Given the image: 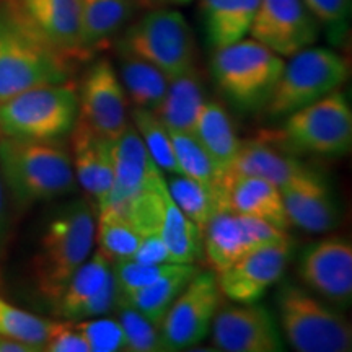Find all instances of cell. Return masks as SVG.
<instances>
[{
    "instance_id": "cell-1",
    "label": "cell",
    "mask_w": 352,
    "mask_h": 352,
    "mask_svg": "<svg viewBox=\"0 0 352 352\" xmlns=\"http://www.w3.org/2000/svg\"><path fill=\"white\" fill-rule=\"evenodd\" d=\"M96 210L85 199L60 206L47 219L32 259L38 294L54 305L65 284L94 252Z\"/></svg>"
},
{
    "instance_id": "cell-2",
    "label": "cell",
    "mask_w": 352,
    "mask_h": 352,
    "mask_svg": "<svg viewBox=\"0 0 352 352\" xmlns=\"http://www.w3.org/2000/svg\"><path fill=\"white\" fill-rule=\"evenodd\" d=\"M74 63L36 33L15 0L0 2V101L28 88L70 80Z\"/></svg>"
},
{
    "instance_id": "cell-3",
    "label": "cell",
    "mask_w": 352,
    "mask_h": 352,
    "mask_svg": "<svg viewBox=\"0 0 352 352\" xmlns=\"http://www.w3.org/2000/svg\"><path fill=\"white\" fill-rule=\"evenodd\" d=\"M0 178L19 206L52 201L76 191L69 148L59 140L0 138Z\"/></svg>"
},
{
    "instance_id": "cell-4",
    "label": "cell",
    "mask_w": 352,
    "mask_h": 352,
    "mask_svg": "<svg viewBox=\"0 0 352 352\" xmlns=\"http://www.w3.org/2000/svg\"><path fill=\"white\" fill-rule=\"evenodd\" d=\"M276 307L280 333L294 351L349 352L352 349L349 320L308 289L284 280L277 287Z\"/></svg>"
},
{
    "instance_id": "cell-5",
    "label": "cell",
    "mask_w": 352,
    "mask_h": 352,
    "mask_svg": "<svg viewBox=\"0 0 352 352\" xmlns=\"http://www.w3.org/2000/svg\"><path fill=\"white\" fill-rule=\"evenodd\" d=\"M284 57L256 39H240L215 50L210 72L219 90L233 107L245 111L266 108L280 72Z\"/></svg>"
},
{
    "instance_id": "cell-6",
    "label": "cell",
    "mask_w": 352,
    "mask_h": 352,
    "mask_svg": "<svg viewBox=\"0 0 352 352\" xmlns=\"http://www.w3.org/2000/svg\"><path fill=\"white\" fill-rule=\"evenodd\" d=\"M78 118V90L72 82L28 88L0 101V134L28 140H59Z\"/></svg>"
},
{
    "instance_id": "cell-7",
    "label": "cell",
    "mask_w": 352,
    "mask_h": 352,
    "mask_svg": "<svg viewBox=\"0 0 352 352\" xmlns=\"http://www.w3.org/2000/svg\"><path fill=\"white\" fill-rule=\"evenodd\" d=\"M118 51L126 52L173 78L197 65V44L191 26L175 8H151L127 25L118 39Z\"/></svg>"
},
{
    "instance_id": "cell-8",
    "label": "cell",
    "mask_w": 352,
    "mask_h": 352,
    "mask_svg": "<svg viewBox=\"0 0 352 352\" xmlns=\"http://www.w3.org/2000/svg\"><path fill=\"white\" fill-rule=\"evenodd\" d=\"M287 59L264 108L274 120L340 90L349 78L346 59L329 47L310 46Z\"/></svg>"
},
{
    "instance_id": "cell-9",
    "label": "cell",
    "mask_w": 352,
    "mask_h": 352,
    "mask_svg": "<svg viewBox=\"0 0 352 352\" xmlns=\"http://www.w3.org/2000/svg\"><path fill=\"white\" fill-rule=\"evenodd\" d=\"M284 135L294 147L320 157H342L352 147V109L344 90L285 116Z\"/></svg>"
},
{
    "instance_id": "cell-10",
    "label": "cell",
    "mask_w": 352,
    "mask_h": 352,
    "mask_svg": "<svg viewBox=\"0 0 352 352\" xmlns=\"http://www.w3.org/2000/svg\"><path fill=\"white\" fill-rule=\"evenodd\" d=\"M223 296L214 271H197L184 285L160 324L165 351H186L209 336Z\"/></svg>"
},
{
    "instance_id": "cell-11",
    "label": "cell",
    "mask_w": 352,
    "mask_h": 352,
    "mask_svg": "<svg viewBox=\"0 0 352 352\" xmlns=\"http://www.w3.org/2000/svg\"><path fill=\"white\" fill-rule=\"evenodd\" d=\"M289 233L266 220L223 208L202 228V253L215 274L259 246L289 240Z\"/></svg>"
},
{
    "instance_id": "cell-12",
    "label": "cell",
    "mask_w": 352,
    "mask_h": 352,
    "mask_svg": "<svg viewBox=\"0 0 352 352\" xmlns=\"http://www.w3.org/2000/svg\"><path fill=\"white\" fill-rule=\"evenodd\" d=\"M297 272L302 284L336 308L352 302V243L346 236L329 235L300 252Z\"/></svg>"
},
{
    "instance_id": "cell-13",
    "label": "cell",
    "mask_w": 352,
    "mask_h": 352,
    "mask_svg": "<svg viewBox=\"0 0 352 352\" xmlns=\"http://www.w3.org/2000/svg\"><path fill=\"white\" fill-rule=\"evenodd\" d=\"M209 334L215 349L223 352L284 351L279 323L274 315L258 302H222Z\"/></svg>"
},
{
    "instance_id": "cell-14",
    "label": "cell",
    "mask_w": 352,
    "mask_h": 352,
    "mask_svg": "<svg viewBox=\"0 0 352 352\" xmlns=\"http://www.w3.org/2000/svg\"><path fill=\"white\" fill-rule=\"evenodd\" d=\"M320 33L303 0H259L248 34L285 59L315 46Z\"/></svg>"
},
{
    "instance_id": "cell-15",
    "label": "cell",
    "mask_w": 352,
    "mask_h": 352,
    "mask_svg": "<svg viewBox=\"0 0 352 352\" xmlns=\"http://www.w3.org/2000/svg\"><path fill=\"white\" fill-rule=\"evenodd\" d=\"M78 120L108 140L116 139L131 124L124 87L107 59L96 60L83 77L78 90Z\"/></svg>"
},
{
    "instance_id": "cell-16",
    "label": "cell",
    "mask_w": 352,
    "mask_h": 352,
    "mask_svg": "<svg viewBox=\"0 0 352 352\" xmlns=\"http://www.w3.org/2000/svg\"><path fill=\"white\" fill-rule=\"evenodd\" d=\"M290 259V239L252 250L226 271L215 274L220 292L232 302H258L272 285L283 280Z\"/></svg>"
},
{
    "instance_id": "cell-17",
    "label": "cell",
    "mask_w": 352,
    "mask_h": 352,
    "mask_svg": "<svg viewBox=\"0 0 352 352\" xmlns=\"http://www.w3.org/2000/svg\"><path fill=\"white\" fill-rule=\"evenodd\" d=\"M290 226L310 233H327L340 223V206L320 173L303 165L279 186Z\"/></svg>"
},
{
    "instance_id": "cell-18",
    "label": "cell",
    "mask_w": 352,
    "mask_h": 352,
    "mask_svg": "<svg viewBox=\"0 0 352 352\" xmlns=\"http://www.w3.org/2000/svg\"><path fill=\"white\" fill-rule=\"evenodd\" d=\"M114 160V186L108 201L98 209L108 208L120 210L126 202L140 192L158 186L165 182L164 171L158 168L139 132L132 126L111 140Z\"/></svg>"
},
{
    "instance_id": "cell-19",
    "label": "cell",
    "mask_w": 352,
    "mask_h": 352,
    "mask_svg": "<svg viewBox=\"0 0 352 352\" xmlns=\"http://www.w3.org/2000/svg\"><path fill=\"white\" fill-rule=\"evenodd\" d=\"M25 20L57 52L76 63L85 60L78 0H15Z\"/></svg>"
},
{
    "instance_id": "cell-20",
    "label": "cell",
    "mask_w": 352,
    "mask_h": 352,
    "mask_svg": "<svg viewBox=\"0 0 352 352\" xmlns=\"http://www.w3.org/2000/svg\"><path fill=\"white\" fill-rule=\"evenodd\" d=\"M70 134V155L77 183L94 197L98 209L108 201L114 186L111 140L101 138L78 118Z\"/></svg>"
},
{
    "instance_id": "cell-21",
    "label": "cell",
    "mask_w": 352,
    "mask_h": 352,
    "mask_svg": "<svg viewBox=\"0 0 352 352\" xmlns=\"http://www.w3.org/2000/svg\"><path fill=\"white\" fill-rule=\"evenodd\" d=\"M80 2L82 46L90 59L111 46V41L134 16L132 0H78Z\"/></svg>"
},
{
    "instance_id": "cell-22",
    "label": "cell",
    "mask_w": 352,
    "mask_h": 352,
    "mask_svg": "<svg viewBox=\"0 0 352 352\" xmlns=\"http://www.w3.org/2000/svg\"><path fill=\"white\" fill-rule=\"evenodd\" d=\"M191 134L195 135L197 142L202 145V148L208 152L210 160L214 162L223 188V179H226L228 170H230L233 160L239 153L241 142L227 109L217 101H206L199 114H197Z\"/></svg>"
},
{
    "instance_id": "cell-23",
    "label": "cell",
    "mask_w": 352,
    "mask_h": 352,
    "mask_svg": "<svg viewBox=\"0 0 352 352\" xmlns=\"http://www.w3.org/2000/svg\"><path fill=\"white\" fill-rule=\"evenodd\" d=\"M227 208L235 212L256 217L289 232L290 220L285 212L279 188L263 178L243 176L227 184Z\"/></svg>"
},
{
    "instance_id": "cell-24",
    "label": "cell",
    "mask_w": 352,
    "mask_h": 352,
    "mask_svg": "<svg viewBox=\"0 0 352 352\" xmlns=\"http://www.w3.org/2000/svg\"><path fill=\"white\" fill-rule=\"evenodd\" d=\"M302 166V162L296 160L294 157L284 155L263 140H241L239 153L223 179V191L228 183L236 178H243V176L267 179L279 188L285 182H289Z\"/></svg>"
},
{
    "instance_id": "cell-25",
    "label": "cell",
    "mask_w": 352,
    "mask_h": 352,
    "mask_svg": "<svg viewBox=\"0 0 352 352\" xmlns=\"http://www.w3.org/2000/svg\"><path fill=\"white\" fill-rule=\"evenodd\" d=\"M155 233L164 240L171 263L197 264L204 258L201 228L178 209L171 199L168 186L164 189L158 201Z\"/></svg>"
},
{
    "instance_id": "cell-26",
    "label": "cell",
    "mask_w": 352,
    "mask_h": 352,
    "mask_svg": "<svg viewBox=\"0 0 352 352\" xmlns=\"http://www.w3.org/2000/svg\"><path fill=\"white\" fill-rule=\"evenodd\" d=\"M206 101L204 78L196 65L170 78L165 98L155 113L168 131L191 132Z\"/></svg>"
},
{
    "instance_id": "cell-27",
    "label": "cell",
    "mask_w": 352,
    "mask_h": 352,
    "mask_svg": "<svg viewBox=\"0 0 352 352\" xmlns=\"http://www.w3.org/2000/svg\"><path fill=\"white\" fill-rule=\"evenodd\" d=\"M259 0H201L202 23L212 50L243 39L250 33Z\"/></svg>"
},
{
    "instance_id": "cell-28",
    "label": "cell",
    "mask_w": 352,
    "mask_h": 352,
    "mask_svg": "<svg viewBox=\"0 0 352 352\" xmlns=\"http://www.w3.org/2000/svg\"><path fill=\"white\" fill-rule=\"evenodd\" d=\"M118 76L127 100L138 108L157 111L165 98L168 77L152 64L121 51H118Z\"/></svg>"
},
{
    "instance_id": "cell-29",
    "label": "cell",
    "mask_w": 352,
    "mask_h": 352,
    "mask_svg": "<svg viewBox=\"0 0 352 352\" xmlns=\"http://www.w3.org/2000/svg\"><path fill=\"white\" fill-rule=\"evenodd\" d=\"M113 272V259L98 248L87 258L65 284L54 307L56 316L60 320H72L78 307L87 302Z\"/></svg>"
},
{
    "instance_id": "cell-30",
    "label": "cell",
    "mask_w": 352,
    "mask_h": 352,
    "mask_svg": "<svg viewBox=\"0 0 352 352\" xmlns=\"http://www.w3.org/2000/svg\"><path fill=\"white\" fill-rule=\"evenodd\" d=\"M197 271H199L197 264H179L173 272L164 276L147 287L127 294L121 297V300L138 308L140 314H144L152 323L160 328L170 305Z\"/></svg>"
},
{
    "instance_id": "cell-31",
    "label": "cell",
    "mask_w": 352,
    "mask_h": 352,
    "mask_svg": "<svg viewBox=\"0 0 352 352\" xmlns=\"http://www.w3.org/2000/svg\"><path fill=\"white\" fill-rule=\"evenodd\" d=\"M168 192L178 209L197 227H206L217 210L227 208L226 195L217 189L195 182L184 175H170L166 178Z\"/></svg>"
},
{
    "instance_id": "cell-32",
    "label": "cell",
    "mask_w": 352,
    "mask_h": 352,
    "mask_svg": "<svg viewBox=\"0 0 352 352\" xmlns=\"http://www.w3.org/2000/svg\"><path fill=\"white\" fill-rule=\"evenodd\" d=\"M142 235L124 215L113 209H96L95 241L103 253L113 259L131 258Z\"/></svg>"
},
{
    "instance_id": "cell-33",
    "label": "cell",
    "mask_w": 352,
    "mask_h": 352,
    "mask_svg": "<svg viewBox=\"0 0 352 352\" xmlns=\"http://www.w3.org/2000/svg\"><path fill=\"white\" fill-rule=\"evenodd\" d=\"M170 138L171 144H173L179 175L188 176V178L195 179L204 186L223 192L222 182H220L219 171L215 168L214 162L210 160L208 152L202 148V145L197 142L195 135L191 132L170 131Z\"/></svg>"
},
{
    "instance_id": "cell-34",
    "label": "cell",
    "mask_w": 352,
    "mask_h": 352,
    "mask_svg": "<svg viewBox=\"0 0 352 352\" xmlns=\"http://www.w3.org/2000/svg\"><path fill=\"white\" fill-rule=\"evenodd\" d=\"M129 120L135 131L139 132L140 139L147 147L153 162L158 165V168L168 175H179L170 131L157 116V113L134 107L129 111Z\"/></svg>"
},
{
    "instance_id": "cell-35",
    "label": "cell",
    "mask_w": 352,
    "mask_h": 352,
    "mask_svg": "<svg viewBox=\"0 0 352 352\" xmlns=\"http://www.w3.org/2000/svg\"><path fill=\"white\" fill-rule=\"evenodd\" d=\"M50 327L51 320L30 314L0 297V336L20 341L41 352L47 341Z\"/></svg>"
},
{
    "instance_id": "cell-36",
    "label": "cell",
    "mask_w": 352,
    "mask_h": 352,
    "mask_svg": "<svg viewBox=\"0 0 352 352\" xmlns=\"http://www.w3.org/2000/svg\"><path fill=\"white\" fill-rule=\"evenodd\" d=\"M116 320L120 321L126 336L127 352H158L165 351L162 342L160 328L152 323L138 308L120 300L116 310Z\"/></svg>"
},
{
    "instance_id": "cell-37",
    "label": "cell",
    "mask_w": 352,
    "mask_h": 352,
    "mask_svg": "<svg viewBox=\"0 0 352 352\" xmlns=\"http://www.w3.org/2000/svg\"><path fill=\"white\" fill-rule=\"evenodd\" d=\"M178 266V263L145 264L135 261L132 258H122L113 261V276L118 289H120L121 297H124L127 294H132L135 290L153 284L155 280L173 272Z\"/></svg>"
},
{
    "instance_id": "cell-38",
    "label": "cell",
    "mask_w": 352,
    "mask_h": 352,
    "mask_svg": "<svg viewBox=\"0 0 352 352\" xmlns=\"http://www.w3.org/2000/svg\"><path fill=\"white\" fill-rule=\"evenodd\" d=\"M83 340L87 341L90 352H127L126 336L116 316H96L74 321Z\"/></svg>"
},
{
    "instance_id": "cell-39",
    "label": "cell",
    "mask_w": 352,
    "mask_h": 352,
    "mask_svg": "<svg viewBox=\"0 0 352 352\" xmlns=\"http://www.w3.org/2000/svg\"><path fill=\"white\" fill-rule=\"evenodd\" d=\"M308 10L327 32L329 41L340 44L349 32L351 0H303Z\"/></svg>"
},
{
    "instance_id": "cell-40",
    "label": "cell",
    "mask_w": 352,
    "mask_h": 352,
    "mask_svg": "<svg viewBox=\"0 0 352 352\" xmlns=\"http://www.w3.org/2000/svg\"><path fill=\"white\" fill-rule=\"evenodd\" d=\"M121 300L120 289H118L116 280H114V276L108 277L107 283H104L101 287L96 290V292L88 298L87 302H83L78 310L74 315V318L70 321H80V320H88V318H96V316H104L113 314L116 310L118 303Z\"/></svg>"
},
{
    "instance_id": "cell-41",
    "label": "cell",
    "mask_w": 352,
    "mask_h": 352,
    "mask_svg": "<svg viewBox=\"0 0 352 352\" xmlns=\"http://www.w3.org/2000/svg\"><path fill=\"white\" fill-rule=\"evenodd\" d=\"M46 352H90L87 341L78 331L76 323L70 320L52 321L47 341L44 344Z\"/></svg>"
},
{
    "instance_id": "cell-42",
    "label": "cell",
    "mask_w": 352,
    "mask_h": 352,
    "mask_svg": "<svg viewBox=\"0 0 352 352\" xmlns=\"http://www.w3.org/2000/svg\"><path fill=\"white\" fill-rule=\"evenodd\" d=\"M132 259L145 264H162V263H171L168 250L160 239L158 233H148V235H142L140 243L135 250V253L131 256Z\"/></svg>"
},
{
    "instance_id": "cell-43",
    "label": "cell",
    "mask_w": 352,
    "mask_h": 352,
    "mask_svg": "<svg viewBox=\"0 0 352 352\" xmlns=\"http://www.w3.org/2000/svg\"><path fill=\"white\" fill-rule=\"evenodd\" d=\"M8 228V219H7V204H6V186H3L2 178H0V253H2L3 243H6Z\"/></svg>"
},
{
    "instance_id": "cell-44",
    "label": "cell",
    "mask_w": 352,
    "mask_h": 352,
    "mask_svg": "<svg viewBox=\"0 0 352 352\" xmlns=\"http://www.w3.org/2000/svg\"><path fill=\"white\" fill-rule=\"evenodd\" d=\"M138 8H170L173 6H184V3H189L191 0H132Z\"/></svg>"
},
{
    "instance_id": "cell-45",
    "label": "cell",
    "mask_w": 352,
    "mask_h": 352,
    "mask_svg": "<svg viewBox=\"0 0 352 352\" xmlns=\"http://www.w3.org/2000/svg\"><path fill=\"white\" fill-rule=\"evenodd\" d=\"M0 352H36L32 346L23 342L10 340V338L0 336Z\"/></svg>"
}]
</instances>
